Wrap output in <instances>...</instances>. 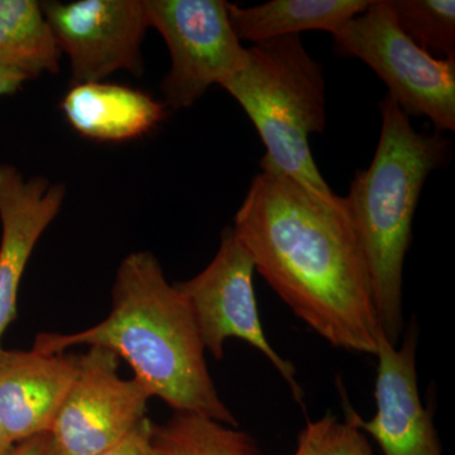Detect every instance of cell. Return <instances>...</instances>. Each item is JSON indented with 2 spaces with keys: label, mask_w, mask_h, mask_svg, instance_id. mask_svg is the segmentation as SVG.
I'll return each mask as SVG.
<instances>
[{
  "label": "cell",
  "mask_w": 455,
  "mask_h": 455,
  "mask_svg": "<svg viewBox=\"0 0 455 455\" xmlns=\"http://www.w3.org/2000/svg\"><path fill=\"white\" fill-rule=\"evenodd\" d=\"M64 199V185L26 179L16 167L0 164V350L3 335L17 319L18 290L27 263Z\"/></svg>",
  "instance_id": "11"
},
{
  "label": "cell",
  "mask_w": 455,
  "mask_h": 455,
  "mask_svg": "<svg viewBox=\"0 0 455 455\" xmlns=\"http://www.w3.org/2000/svg\"><path fill=\"white\" fill-rule=\"evenodd\" d=\"M154 443L161 455H260L250 434L190 412L155 425Z\"/></svg>",
  "instance_id": "16"
},
{
  "label": "cell",
  "mask_w": 455,
  "mask_h": 455,
  "mask_svg": "<svg viewBox=\"0 0 455 455\" xmlns=\"http://www.w3.org/2000/svg\"><path fill=\"white\" fill-rule=\"evenodd\" d=\"M293 455H300V454L295 453V454H293Z\"/></svg>",
  "instance_id": "23"
},
{
  "label": "cell",
  "mask_w": 455,
  "mask_h": 455,
  "mask_svg": "<svg viewBox=\"0 0 455 455\" xmlns=\"http://www.w3.org/2000/svg\"><path fill=\"white\" fill-rule=\"evenodd\" d=\"M79 355L0 350V421L13 444L50 433L77 372Z\"/></svg>",
  "instance_id": "12"
},
{
  "label": "cell",
  "mask_w": 455,
  "mask_h": 455,
  "mask_svg": "<svg viewBox=\"0 0 455 455\" xmlns=\"http://www.w3.org/2000/svg\"><path fill=\"white\" fill-rule=\"evenodd\" d=\"M61 51L35 0H0V66L31 80L56 74Z\"/></svg>",
  "instance_id": "15"
},
{
  "label": "cell",
  "mask_w": 455,
  "mask_h": 455,
  "mask_svg": "<svg viewBox=\"0 0 455 455\" xmlns=\"http://www.w3.org/2000/svg\"><path fill=\"white\" fill-rule=\"evenodd\" d=\"M254 271L250 254L232 228H227L211 265L191 280L173 284L187 302L205 352L220 361L228 339L243 340L274 364L293 397L301 403L304 392L296 379L295 366L269 344L260 324Z\"/></svg>",
  "instance_id": "7"
},
{
  "label": "cell",
  "mask_w": 455,
  "mask_h": 455,
  "mask_svg": "<svg viewBox=\"0 0 455 455\" xmlns=\"http://www.w3.org/2000/svg\"><path fill=\"white\" fill-rule=\"evenodd\" d=\"M221 88L241 104L259 132L267 151L259 163L263 172L283 176L317 199L343 205L311 154L310 134L325 128V79L300 36L254 44L244 68Z\"/></svg>",
  "instance_id": "4"
},
{
  "label": "cell",
  "mask_w": 455,
  "mask_h": 455,
  "mask_svg": "<svg viewBox=\"0 0 455 455\" xmlns=\"http://www.w3.org/2000/svg\"><path fill=\"white\" fill-rule=\"evenodd\" d=\"M155 424L143 418L121 440L95 455H161L154 443Z\"/></svg>",
  "instance_id": "19"
},
{
  "label": "cell",
  "mask_w": 455,
  "mask_h": 455,
  "mask_svg": "<svg viewBox=\"0 0 455 455\" xmlns=\"http://www.w3.org/2000/svg\"><path fill=\"white\" fill-rule=\"evenodd\" d=\"M13 447V443H12V440L9 439L8 434L5 433V429L3 427L2 421H0V455H7Z\"/></svg>",
  "instance_id": "22"
},
{
  "label": "cell",
  "mask_w": 455,
  "mask_h": 455,
  "mask_svg": "<svg viewBox=\"0 0 455 455\" xmlns=\"http://www.w3.org/2000/svg\"><path fill=\"white\" fill-rule=\"evenodd\" d=\"M75 346L112 350L132 367L152 397L175 412H190L236 427L218 394L187 302L164 277L154 254L125 257L116 271L109 315L74 334L41 333L32 349L55 355Z\"/></svg>",
  "instance_id": "2"
},
{
  "label": "cell",
  "mask_w": 455,
  "mask_h": 455,
  "mask_svg": "<svg viewBox=\"0 0 455 455\" xmlns=\"http://www.w3.org/2000/svg\"><path fill=\"white\" fill-rule=\"evenodd\" d=\"M398 25L431 55L455 59L454 0H390Z\"/></svg>",
  "instance_id": "17"
},
{
  "label": "cell",
  "mask_w": 455,
  "mask_h": 455,
  "mask_svg": "<svg viewBox=\"0 0 455 455\" xmlns=\"http://www.w3.org/2000/svg\"><path fill=\"white\" fill-rule=\"evenodd\" d=\"M77 133L101 142L139 139L164 118V106L130 86L103 82L76 84L61 103Z\"/></svg>",
  "instance_id": "13"
},
{
  "label": "cell",
  "mask_w": 455,
  "mask_h": 455,
  "mask_svg": "<svg viewBox=\"0 0 455 455\" xmlns=\"http://www.w3.org/2000/svg\"><path fill=\"white\" fill-rule=\"evenodd\" d=\"M232 229L254 269L305 324L335 348L376 355L379 319L346 202L333 205L262 171Z\"/></svg>",
  "instance_id": "1"
},
{
  "label": "cell",
  "mask_w": 455,
  "mask_h": 455,
  "mask_svg": "<svg viewBox=\"0 0 455 455\" xmlns=\"http://www.w3.org/2000/svg\"><path fill=\"white\" fill-rule=\"evenodd\" d=\"M112 350L89 347L50 434L60 455H95L146 418L151 395L137 379L119 376Z\"/></svg>",
  "instance_id": "8"
},
{
  "label": "cell",
  "mask_w": 455,
  "mask_h": 455,
  "mask_svg": "<svg viewBox=\"0 0 455 455\" xmlns=\"http://www.w3.org/2000/svg\"><path fill=\"white\" fill-rule=\"evenodd\" d=\"M381 114L372 164L355 173L344 202L366 260L379 329L398 346L405 331L403 274L412 220L427 176L447 157L448 142L415 131L388 95Z\"/></svg>",
  "instance_id": "3"
},
{
  "label": "cell",
  "mask_w": 455,
  "mask_h": 455,
  "mask_svg": "<svg viewBox=\"0 0 455 455\" xmlns=\"http://www.w3.org/2000/svg\"><path fill=\"white\" fill-rule=\"evenodd\" d=\"M25 82L27 77L22 74L0 66V97L14 94Z\"/></svg>",
  "instance_id": "21"
},
{
  "label": "cell",
  "mask_w": 455,
  "mask_h": 455,
  "mask_svg": "<svg viewBox=\"0 0 455 455\" xmlns=\"http://www.w3.org/2000/svg\"><path fill=\"white\" fill-rule=\"evenodd\" d=\"M7 455H60L50 433L17 443Z\"/></svg>",
  "instance_id": "20"
},
{
  "label": "cell",
  "mask_w": 455,
  "mask_h": 455,
  "mask_svg": "<svg viewBox=\"0 0 455 455\" xmlns=\"http://www.w3.org/2000/svg\"><path fill=\"white\" fill-rule=\"evenodd\" d=\"M41 8L70 60L74 85L103 82L119 70L142 73L140 44L149 27L143 0L44 2Z\"/></svg>",
  "instance_id": "9"
},
{
  "label": "cell",
  "mask_w": 455,
  "mask_h": 455,
  "mask_svg": "<svg viewBox=\"0 0 455 455\" xmlns=\"http://www.w3.org/2000/svg\"><path fill=\"white\" fill-rule=\"evenodd\" d=\"M419 329L411 322L401 347L392 346L379 329L374 398L376 415L364 420L350 407L348 412L359 429L372 436L385 455H443L433 423V412L419 394L416 350Z\"/></svg>",
  "instance_id": "10"
},
{
  "label": "cell",
  "mask_w": 455,
  "mask_h": 455,
  "mask_svg": "<svg viewBox=\"0 0 455 455\" xmlns=\"http://www.w3.org/2000/svg\"><path fill=\"white\" fill-rule=\"evenodd\" d=\"M372 0H272L254 7L227 3L228 17L239 41L262 44L300 36L304 31L333 33L370 7Z\"/></svg>",
  "instance_id": "14"
},
{
  "label": "cell",
  "mask_w": 455,
  "mask_h": 455,
  "mask_svg": "<svg viewBox=\"0 0 455 455\" xmlns=\"http://www.w3.org/2000/svg\"><path fill=\"white\" fill-rule=\"evenodd\" d=\"M149 27L163 36L171 70L163 92L173 109L196 103L212 85H223L247 64L221 0H146Z\"/></svg>",
  "instance_id": "6"
},
{
  "label": "cell",
  "mask_w": 455,
  "mask_h": 455,
  "mask_svg": "<svg viewBox=\"0 0 455 455\" xmlns=\"http://www.w3.org/2000/svg\"><path fill=\"white\" fill-rule=\"evenodd\" d=\"M300 455H374L366 434L353 421L348 412L346 420L328 412L322 419L307 421L299 434Z\"/></svg>",
  "instance_id": "18"
},
{
  "label": "cell",
  "mask_w": 455,
  "mask_h": 455,
  "mask_svg": "<svg viewBox=\"0 0 455 455\" xmlns=\"http://www.w3.org/2000/svg\"><path fill=\"white\" fill-rule=\"evenodd\" d=\"M331 35L344 53L379 75L407 116L427 118L438 132L455 131V59L435 57L398 25L390 0L370 7Z\"/></svg>",
  "instance_id": "5"
}]
</instances>
